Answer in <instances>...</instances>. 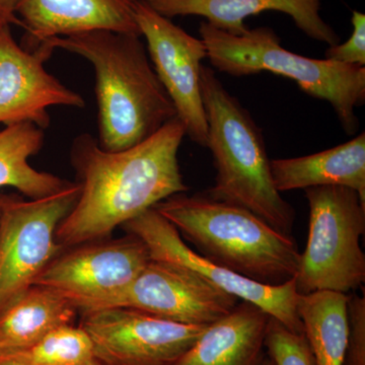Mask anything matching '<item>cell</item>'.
Instances as JSON below:
<instances>
[{"mask_svg": "<svg viewBox=\"0 0 365 365\" xmlns=\"http://www.w3.org/2000/svg\"><path fill=\"white\" fill-rule=\"evenodd\" d=\"M185 136L184 125L176 117L150 138L121 151L103 150L88 134L76 137L71 163L81 193L57 227L60 246L102 241L165 199L186 193L189 187L178 160Z\"/></svg>", "mask_w": 365, "mask_h": 365, "instance_id": "cell-1", "label": "cell"}, {"mask_svg": "<svg viewBox=\"0 0 365 365\" xmlns=\"http://www.w3.org/2000/svg\"><path fill=\"white\" fill-rule=\"evenodd\" d=\"M141 36L98 30L47 40L95 68L98 143L103 150L135 146L177 117Z\"/></svg>", "mask_w": 365, "mask_h": 365, "instance_id": "cell-2", "label": "cell"}, {"mask_svg": "<svg viewBox=\"0 0 365 365\" xmlns=\"http://www.w3.org/2000/svg\"><path fill=\"white\" fill-rule=\"evenodd\" d=\"M209 261L262 284L294 279L300 252L292 235L278 232L248 209L206 194H176L153 207Z\"/></svg>", "mask_w": 365, "mask_h": 365, "instance_id": "cell-3", "label": "cell"}, {"mask_svg": "<svg viewBox=\"0 0 365 365\" xmlns=\"http://www.w3.org/2000/svg\"><path fill=\"white\" fill-rule=\"evenodd\" d=\"M201 93L208 124L207 144L216 170L206 195L241 206L278 232L292 235L294 207L276 190L263 132L248 110L202 66Z\"/></svg>", "mask_w": 365, "mask_h": 365, "instance_id": "cell-4", "label": "cell"}, {"mask_svg": "<svg viewBox=\"0 0 365 365\" xmlns=\"http://www.w3.org/2000/svg\"><path fill=\"white\" fill-rule=\"evenodd\" d=\"M199 34L216 71L234 76L267 71L292 79L307 95L332 106L348 135L356 132L355 111L365 103V67L295 54L268 26L232 35L202 21Z\"/></svg>", "mask_w": 365, "mask_h": 365, "instance_id": "cell-5", "label": "cell"}, {"mask_svg": "<svg viewBox=\"0 0 365 365\" xmlns=\"http://www.w3.org/2000/svg\"><path fill=\"white\" fill-rule=\"evenodd\" d=\"M309 237L294 277L297 294L322 290L349 294L364 287L365 202L354 190L321 186L304 190Z\"/></svg>", "mask_w": 365, "mask_h": 365, "instance_id": "cell-6", "label": "cell"}, {"mask_svg": "<svg viewBox=\"0 0 365 365\" xmlns=\"http://www.w3.org/2000/svg\"><path fill=\"white\" fill-rule=\"evenodd\" d=\"M81 186L24 200L2 195L0 201V313L26 290L63 251L57 227L78 201Z\"/></svg>", "mask_w": 365, "mask_h": 365, "instance_id": "cell-7", "label": "cell"}, {"mask_svg": "<svg viewBox=\"0 0 365 365\" xmlns=\"http://www.w3.org/2000/svg\"><path fill=\"white\" fill-rule=\"evenodd\" d=\"M150 260L148 247L135 235L86 242L57 256L34 285L71 300L81 314L90 313L135 279Z\"/></svg>", "mask_w": 365, "mask_h": 365, "instance_id": "cell-8", "label": "cell"}, {"mask_svg": "<svg viewBox=\"0 0 365 365\" xmlns=\"http://www.w3.org/2000/svg\"><path fill=\"white\" fill-rule=\"evenodd\" d=\"M139 33L158 78L176 109L186 135L206 148L208 124L201 93L200 73L207 50L200 38L193 37L143 0L133 4Z\"/></svg>", "mask_w": 365, "mask_h": 365, "instance_id": "cell-9", "label": "cell"}, {"mask_svg": "<svg viewBox=\"0 0 365 365\" xmlns=\"http://www.w3.org/2000/svg\"><path fill=\"white\" fill-rule=\"evenodd\" d=\"M239 302L184 266L151 259L135 279L95 311L126 307L174 323L207 327Z\"/></svg>", "mask_w": 365, "mask_h": 365, "instance_id": "cell-10", "label": "cell"}, {"mask_svg": "<svg viewBox=\"0 0 365 365\" xmlns=\"http://www.w3.org/2000/svg\"><path fill=\"white\" fill-rule=\"evenodd\" d=\"M79 326L101 365H173L208 327L174 323L126 307L83 314Z\"/></svg>", "mask_w": 365, "mask_h": 365, "instance_id": "cell-11", "label": "cell"}, {"mask_svg": "<svg viewBox=\"0 0 365 365\" xmlns=\"http://www.w3.org/2000/svg\"><path fill=\"white\" fill-rule=\"evenodd\" d=\"M122 227L129 235H135L145 244L153 260L184 266L237 299L260 307L288 330L304 334V326L297 313L299 294L295 289L294 278L284 284L270 287L220 267L189 248L177 228L155 208L145 211Z\"/></svg>", "mask_w": 365, "mask_h": 365, "instance_id": "cell-12", "label": "cell"}, {"mask_svg": "<svg viewBox=\"0 0 365 365\" xmlns=\"http://www.w3.org/2000/svg\"><path fill=\"white\" fill-rule=\"evenodd\" d=\"M54 50L48 41L26 50L14 39L9 25L0 30V124L32 123L45 130L51 123L50 107H85L81 95L46 71Z\"/></svg>", "mask_w": 365, "mask_h": 365, "instance_id": "cell-13", "label": "cell"}, {"mask_svg": "<svg viewBox=\"0 0 365 365\" xmlns=\"http://www.w3.org/2000/svg\"><path fill=\"white\" fill-rule=\"evenodd\" d=\"M168 19L195 16L216 29L241 35L248 30L246 19L264 11L287 14L304 35L328 46L340 37L322 16V0H143Z\"/></svg>", "mask_w": 365, "mask_h": 365, "instance_id": "cell-14", "label": "cell"}, {"mask_svg": "<svg viewBox=\"0 0 365 365\" xmlns=\"http://www.w3.org/2000/svg\"><path fill=\"white\" fill-rule=\"evenodd\" d=\"M133 0H21L16 9L29 34L26 50L44 41L106 30L140 35Z\"/></svg>", "mask_w": 365, "mask_h": 365, "instance_id": "cell-15", "label": "cell"}, {"mask_svg": "<svg viewBox=\"0 0 365 365\" xmlns=\"http://www.w3.org/2000/svg\"><path fill=\"white\" fill-rule=\"evenodd\" d=\"M271 317L240 300L235 309L211 324L173 365H262Z\"/></svg>", "mask_w": 365, "mask_h": 365, "instance_id": "cell-16", "label": "cell"}, {"mask_svg": "<svg viewBox=\"0 0 365 365\" xmlns=\"http://www.w3.org/2000/svg\"><path fill=\"white\" fill-rule=\"evenodd\" d=\"M271 176L279 193L321 186L356 191L365 202V133L313 155L270 160Z\"/></svg>", "mask_w": 365, "mask_h": 365, "instance_id": "cell-17", "label": "cell"}, {"mask_svg": "<svg viewBox=\"0 0 365 365\" xmlns=\"http://www.w3.org/2000/svg\"><path fill=\"white\" fill-rule=\"evenodd\" d=\"M78 313L71 300L33 285L0 313V355L21 351L55 329L73 325Z\"/></svg>", "mask_w": 365, "mask_h": 365, "instance_id": "cell-18", "label": "cell"}, {"mask_svg": "<svg viewBox=\"0 0 365 365\" xmlns=\"http://www.w3.org/2000/svg\"><path fill=\"white\" fill-rule=\"evenodd\" d=\"M43 144L44 132L32 123L9 125L0 131V188L13 187L28 198L40 199L71 184L29 163Z\"/></svg>", "mask_w": 365, "mask_h": 365, "instance_id": "cell-19", "label": "cell"}, {"mask_svg": "<svg viewBox=\"0 0 365 365\" xmlns=\"http://www.w3.org/2000/svg\"><path fill=\"white\" fill-rule=\"evenodd\" d=\"M349 294L322 290L297 297V309L314 365L344 364Z\"/></svg>", "mask_w": 365, "mask_h": 365, "instance_id": "cell-20", "label": "cell"}, {"mask_svg": "<svg viewBox=\"0 0 365 365\" xmlns=\"http://www.w3.org/2000/svg\"><path fill=\"white\" fill-rule=\"evenodd\" d=\"M9 357L25 365H83L93 359L90 337L81 326L59 327Z\"/></svg>", "mask_w": 365, "mask_h": 365, "instance_id": "cell-21", "label": "cell"}, {"mask_svg": "<svg viewBox=\"0 0 365 365\" xmlns=\"http://www.w3.org/2000/svg\"><path fill=\"white\" fill-rule=\"evenodd\" d=\"M265 349L275 365H314L313 353L304 334L288 330L272 317L266 330Z\"/></svg>", "mask_w": 365, "mask_h": 365, "instance_id": "cell-22", "label": "cell"}, {"mask_svg": "<svg viewBox=\"0 0 365 365\" xmlns=\"http://www.w3.org/2000/svg\"><path fill=\"white\" fill-rule=\"evenodd\" d=\"M348 340L344 364L365 365V297L349 294Z\"/></svg>", "mask_w": 365, "mask_h": 365, "instance_id": "cell-23", "label": "cell"}, {"mask_svg": "<svg viewBox=\"0 0 365 365\" xmlns=\"http://www.w3.org/2000/svg\"><path fill=\"white\" fill-rule=\"evenodd\" d=\"M352 34L343 44L329 46L326 59L346 66L365 67V14L353 11Z\"/></svg>", "mask_w": 365, "mask_h": 365, "instance_id": "cell-24", "label": "cell"}, {"mask_svg": "<svg viewBox=\"0 0 365 365\" xmlns=\"http://www.w3.org/2000/svg\"><path fill=\"white\" fill-rule=\"evenodd\" d=\"M21 0H0V16L9 24H19L21 21L16 16V9Z\"/></svg>", "mask_w": 365, "mask_h": 365, "instance_id": "cell-25", "label": "cell"}, {"mask_svg": "<svg viewBox=\"0 0 365 365\" xmlns=\"http://www.w3.org/2000/svg\"><path fill=\"white\" fill-rule=\"evenodd\" d=\"M0 365H25L21 364V362L16 361L13 359H9V357L1 356L0 355Z\"/></svg>", "mask_w": 365, "mask_h": 365, "instance_id": "cell-26", "label": "cell"}, {"mask_svg": "<svg viewBox=\"0 0 365 365\" xmlns=\"http://www.w3.org/2000/svg\"><path fill=\"white\" fill-rule=\"evenodd\" d=\"M262 365H275V364H274L273 360L271 359L268 355H266L265 359H264L263 364H262Z\"/></svg>", "mask_w": 365, "mask_h": 365, "instance_id": "cell-27", "label": "cell"}, {"mask_svg": "<svg viewBox=\"0 0 365 365\" xmlns=\"http://www.w3.org/2000/svg\"><path fill=\"white\" fill-rule=\"evenodd\" d=\"M83 365H101V364H98L97 360H96L95 359H93L88 360V361L86 362V364H85Z\"/></svg>", "mask_w": 365, "mask_h": 365, "instance_id": "cell-28", "label": "cell"}, {"mask_svg": "<svg viewBox=\"0 0 365 365\" xmlns=\"http://www.w3.org/2000/svg\"><path fill=\"white\" fill-rule=\"evenodd\" d=\"M6 25H9V24H7L6 21L4 20L1 16H0V30H1V29L4 28V26Z\"/></svg>", "mask_w": 365, "mask_h": 365, "instance_id": "cell-29", "label": "cell"}, {"mask_svg": "<svg viewBox=\"0 0 365 365\" xmlns=\"http://www.w3.org/2000/svg\"><path fill=\"white\" fill-rule=\"evenodd\" d=\"M0 201H1V194H0Z\"/></svg>", "mask_w": 365, "mask_h": 365, "instance_id": "cell-30", "label": "cell"}, {"mask_svg": "<svg viewBox=\"0 0 365 365\" xmlns=\"http://www.w3.org/2000/svg\"><path fill=\"white\" fill-rule=\"evenodd\" d=\"M133 1H136V0H133Z\"/></svg>", "mask_w": 365, "mask_h": 365, "instance_id": "cell-31", "label": "cell"}]
</instances>
